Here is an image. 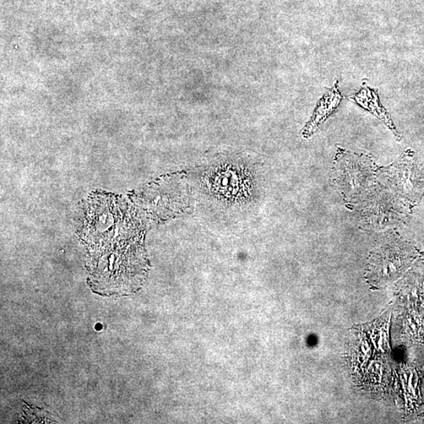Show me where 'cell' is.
I'll use <instances>...</instances> for the list:
<instances>
[{"label":"cell","mask_w":424,"mask_h":424,"mask_svg":"<svg viewBox=\"0 0 424 424\" xmlns=\"http://www.w3.org/2000/svg\"><path fill=\"white\" fill-rule=\"evenodd\" d=\"M340 95H338L335 92L333 99H329V97H327V99H325V103L322 101L316 113L314 114L311 122L309 123L305 129L306 134H311L315 128L327 118L329 114L333 112L334 108L338 105L340 100Z\"/></svg>","instance_id":"obj_1"}]
</instances>
